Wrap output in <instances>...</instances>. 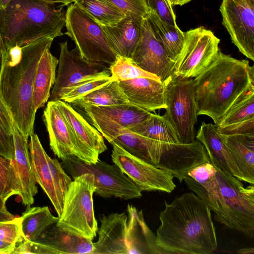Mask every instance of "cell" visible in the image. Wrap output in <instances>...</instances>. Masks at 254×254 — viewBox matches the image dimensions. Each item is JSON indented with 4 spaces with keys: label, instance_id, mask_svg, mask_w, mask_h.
<instances>
[{
    "label": "cell",
    "instance_id": "1",
    "mask_svg": "<svg viewBox=\"0 0 254 254\" xmlns=\"http://www.w3.org/2000/svg\"><path fill=\"white\" fill-rule=\"evenodd\" d=\"M165 206L155 239L163 254H211L216 250L211 210L197 195L185 193Z\"/></svg>",
    "mask_w": 254,
    "mask_h": 254
},
{
    "label": "cell",
    "instance_id": "2",
    "mask_svg": "<svg viewBox=\"0 0 254 254\" xmlns=\"http://www.w3.org/2000/svg\"><path fill=\"white\" fill-rule=\"evenodd\" d=\"M55 38L42 37L23 46L6 48L0 74V95L13 123L27 138L34 132L33 84L38 63Z\"/></svg>",
    "mask_w": 254,
    "mask_h": 254
},
{
    "label": "cell",
    "instance_id": "3",
    "mask_svg": "<svg viewBox=\"0 0 254 254\" xmlns=\"http://www.w3.org/2000/svg\"><path fill=\"white\" fill-rule=\"evenodd\" d=\"M197 115L218 124L231 107L254 92V68L247 60L219 51L212 63L193 79Z\"/></svg>",
    "mask_w": 254,
    "mask_h": 254
},
{
    "label": "cell",
    "instance_id": "4",
    "mask_svg": "<svg viewBox=\"0 0 254 254\" xmlns=\"http://www.w3.org/2000/svg\"><path fill=\"white\" fill-rule=\"evenodd\" d=\"M63 5L38 0H12L0 11V35L6 48L23 46L45 36L64 35Z\"/></svg>",
    "mask_w": 254,
    "mask_h": 254
},
{
    "label": "cell",
    "instance_id": "5",
    "mask_svg": "<svg viewBox=\"0 0 254 254\" xmlns=\"http://www.w3.org/2000/svg\"><path fill=\"white\" fill-rule=\"evenodd\" d=\"M222 209L214 219L229 229L238 231L250 238L254 237V187H245L231 174L217 167Z\"/></svg>",
    "mask_w": 254,
    "mask_h": 254
},
{
    "label": "cell",
    "instance_id": "6",
    "mask_svg": "<svg viewBox=\"0 0 254 254\" xmlns=\"http://www.w3.org/2000/svg\"><path fill=\"white\" fill-rule=\"evenodd\" d=\"M93 176L83 173L73 178L65 194L63 211L56 225L59 228L93 239L98 229L95 217Z\"/></svg>",
    "mask_w": 254,
    "mask_h": 254
},
{
    "label": "cell",
    "instance_id": "7",
    "mask_svg": "<svg viewBox=\"0 0 254 254\" xmlns=\"http://www.w3.org/2000/svg\"><path fill=\"white\" fill-rule=\"evenodd\" d=\"M66 32L84 59L110 66L118 55L112 50L102 26L74 2L67 7Z\"/></svg>",
    "mask_w": 254,
    "mask_h": 254
},
{
    "label": "cell",
    "instance_id": "8",
    "mask_svg": "<svg viewBox=\"0 0 254 254\" xmlns=\"http://www.w3.org/2000/svg\"><path fill=\"white\" fill-rule=\"evenodd\" d=\"M62 165L72 179L83 173L92 175L94 192L101 197L127 200L142 196L140 189L115 164L111 165L99 159L95 164H88L70 156L62 160Z\"/></svg>",
    "mask_w": 254,
    "mask_h": 254
},
{
    "label": "cell",
    "instance_id": "9",
    "mask_svg": "<svg viewBox=\"0 0 254 254\" xmlns=\"http://www.w3.org/2000/svg\"><path fill=\"white\" fill-rule=\"evenodd\" d=\"M164 114L174 128L180 143L195 140L194 126L197 121L193 79L172 77L164 84Z\"/></svg>",
    "mask_w": 254,
    "mask_h": 254
},
{
    "label": "cell",
    "instance_id": "10",
    "mask_svg": "<svg viewBox=\"0 0 254 254\" xmlns=\"http://www.w3.org/2000/svg\"><path fill=\"white\" fill-rule=\"evenodd\" d=\"M29 137V147L34 177L60 217L65 194L72 180L62 164L47 154L37 134L33 133Z\"/></svg>",
    "mask_w": 254,
    "mask_h": 254
},
{
    "label": "cell",
    "instance_id": "11",
    "mask_svg": "<svg viewBox=\"0 0 254 254\" xmlns=\"http://www.w3.org/2000/svg\"><path fill=\"white\" fill-rule=\"evenodd\" d=\"M184 36V47L175 62L172 76L195 78L216 58L220 39L203 27L188 30Z\"/></svg>",
    "mask_w": 254,
    "mask_h": 254
},
{
    "label": "cell",
    "instance_id": "12",
    "mask_svg": "<svg viewBox=\"0 0 254 254\" xmlns=\"http://www.w3.org/2000/svg\"><path fill=\"white\" fill-rule=\"evenodd\" d=\"M60 47L58 73L50 101L60 100L67 88L82 81L99 76L111 75L109 65L84 59L76 47L68 49L67 41L61 43Z\"/></svg>",
    "mask_w": 254,
    "mask_h": 254
},
{
    "label": "cell",
    "instance_id": "13",
    "mask_svg": "<svg viewBox=\"0 0 254 254\" xmlns=\"http://www.w3.org/2000/svg\"><path fill=\"white\" fill-rule=\"evenodd\" d=\"M82 112L109 143L115 142L131 154L155 166L162 142L135 133L106 117Z\"/></svg>",
    "mask_w": 254,
    "mask_h": 254
},
{
    "label": "cell",
    "instance_id": "14",
    "mask_svg": "<svg viewBox=\"0 0 254 254\" xmlns=\"http://www.w3.org/2000/svg\"><path fill=\"white\" fill-rule=\"evenodd\" d=\"M112 160L142 191L171 192L176 188L174 177L127 151L115 142H112Z\"/></svg>",
    "mask_w": 254,
    "mask_h": 254
},
{
    "label": "cell",
    "instance_id": "15",
    "mask_svg": "<svg viewBox=\"0 0 254 254\" xmlns=\"http://www.w3.org/2000/svg\"><path fill=\"white\" fill-rule=\"evenodd\" d=\"M222 24L232 42L247 58L254 60V0H223L219 8Z\"/></svg>",
    "mask_w": 254,
    "mask_h": 254
},
{
    "label": "cell",
    "instance_id": "16",
    "mask_svg": "<svg viewBox=\"0 0 254 254\" xmlns=\"http://www.w3.org/2000/svg\"><path fill=\"white\" fill-rule=\"evenodd\" d=\"M73 135L79 154V159L86 164H95L99 156L107 149L103 136L69 103L56 101Z\"/></svg>",
    "mask_w": 254,
    "mask_h": 254
},
{
    "label": "cell",
    "instance_id": "17",
    "mask_svg": "<svg viewBox=\"0 0 254 254\" xmlns=\"http://www.w3.org/2000/svg\"><path fill=\"white\" fill-rule=\"evenodd\" d=\"M131 59L139 67L158 77L163 84L172 76L175 62L155 37L146 15L142 19L141 37Z\"/></svg>",
    "mask_w": 254,
    "mask_h": 254
},
{
    "label": "cell",
    "instance_id": "18",
    "mask_svg": "<svg viewBox=\"0 0 254 254\" xmlns=\"http://www.w3.org/2000/svg\"><path fill=\"white\" fill-rule=\"evenodd\" d=\"M98 239L92 254H134L128 215L126 212L99 216Z\"/></svg>",
    "mask_w": 254,
    "mask_h": 254
},
{
    "label": "cell",
    "instance_id": "19",
    "mask_svg": "<svg viewBox=\"0 0 254 254\" xmlns=\"http://www.w3.org/2000/svg\"><path fill=\"white\" fill-rule=\"evenodd\" d=\"M43 121L55 155L62 160L70 156L79 158L73 135L56 101L48 102L44 111Z\"/></svg>",
    "mask_w": 254,
    "mask_h": 254
},
{
    "label": "cell",
    "instance_id": "20",
    "mask_svg": "<svg viewBox=\"0 0 254 254\" xmlns=\"http://www.w3.org/2000/svg\"><path fill=\"white\" fill-rule=\"evenodd\" d=\"M143 18L129 13L114 25H101L110 46L118 56L132 58L141 37Z\"/></svg>",
    "mask_w": 254,
    "mask_h": 254
},
{
    "label": "cell",
    "instance_id": "21",
    "mask_svg": "<svg viewBox=\"0 0 254 254\" xmlns=\"http://www.w3.org/2000/svg\"><path fill=\"white\" fill-rule=\"evenodd\" d=\"M119 82L131 104L150 112L166 108L164 84L160 80L142 77Z\"/></svg>",
    "mask_w": 254,
    "mask_h": 254
},
{
    "label": "cell",
    "instance_id": "22",
    "mask_svg": "<svg viewBox=\"0 0 254 254\" xmlns=\"http://www.w3.org/2000/svg\"><path fill=\"white\" fill-rule=\"evenodd\" d=\"M195 138L204 145L210 162L214 166L244 181L241 172L215 125L202 122Z\"/></svg>",
    "mask_w": 254,
    "mask_h": 254
},
{
    "label": "cell",
    "instance_id": "23",
    "mask_svg": "<svg viewBox=\"0 0 254 254\" xmlns=\"http://www.w3.org/2000/svg\"><path fill=\"white\" fill-rule=\"evenodd\" d=\"M215 173L213 165L210 162L205 163L190 170L184 181L215 215H217L221 210L222 200Z\"/></svg>",
    "mask_w": 254,
    "mask_h": 254
},
{
    "label": "cell",
    "instance_id": "24",
    "mask_svg": "<svg viewBox=\"0 0 254 254\" xmlns=\"http://www.w3.org/2000/svg\"><path fill=\"white\" fill-rule=\"evenodd\" d=\"M12 134L14 146V162L21 185L20 197L24 205L30 206L34 203V197L38 192V188L32 167L28 138L14 124Z\"/></svg>",
    "mask_w": 254,
    "mask_h": 254
},
{
    "label": "cell",
    "instance_id": "25",
    "mask_svg": "<svg viewBox=\"0 0 254 254\" xmlns=\"http://www.w3.org/2000/svg\"><path fill=\"white\" fill-rule=\"evenodd\" d=\"M53 225L36 241L47 245L53 254H93L95 247L92 240L64 230L56 224Z\"/></svg>",
    "mask_w": 254,
    "mask_h": 254
},
{
    "label": "cell",
    "instance_id": "26",
    "mask_svg": "<svg viewBox=\"0 0 254 254\" xmlns=\"http://www.w3.org/2000/svg\"><path fill=\"white\" fill-rule=\"evenodd\" d=\"M47 48L42 55L37 65L35 75L33 104L35 111L43 107L50 97V91L56 79V68L59 60Z\"/></svg>",
    "mask_w": 254,
    "mask_h": 254
},
{
    "label": "cell",
    "instance_id": "27",
    "mask_svg": "<svg viewBox=\"0 0 254 254\" xmlns=\"http://www.w3.org/2000/svg\"><path fill=\"white\" fill-rule=\"evenodd\" d=\"M82 111L100 115L129 128L149 118L152 113L130 103L105 106H94L85 104H74Z\"/></svg>",
    "mask_w": 254,
    "mask_h": 254
},
{
    "label": "cell",
    "instance_id": "28",
    "mask_svg": "<svg viewBox=\"0 0 254 254\" xmlns=\"http://www.w3.org/2000/svg\"><path fill=\"white\" fill-rule=\"evenodd\" d=\"M222 136L244 182L254 185V134Z\"/></svg>",
    "mask_w": 254,
    "mask_h": 254
},
{
    "label": "cell",
    "instance_id": "29",
    "mask_svg": "<svg viewBox=\"0 0 254 254\" xmlns=\"http://www.w3.org/2000/svg\"><path fill=\"white\" fill-rule=\"evenodd\" d=\"M127 211L134 254H163L156 245V236L146 224L142 210L128 204Z\"/></svg>",
    "mask_w": 254,
    "mask_h": 254
},
{
    "label": "cell",
    "instance_id": "30",
    "mask_svg": "<svg viewBox=\"0 0 254 254\" xmlns=\"http://www.w3.org/2000/svg\"><path fill=\"white\" fill-rule=\"evenodd\" d=\"M146 16L155 37L169 58L175 62L184 47V32L178 26H172L164 22L150 9H148Z\"/></svg>",
    "mask_w": 254,
    "mask_h": 254
},
{
    "label": "cell",
    "instance_id": "31",
    "mask_svg": "<svg viewBox=\"0 0 254 254\" xmlns=\"http://www.w3.org/2000/svg\"><path fill=\"white\" fill-rule=\"evenodd\" d=\"M21 218L22 236L24 239L36 241L46 229L56 224L59 217L53 215L47 206H28Z\"/></svg>",
    "mask_w": 254,
    "mask_h": 254
},
{
    "label": "cell",
    "instance_id": "32",
    "mask_svg": "<svg viewBox=\"0 0 254 254\" xmlns=\"http://www.w3.org/2000/svg\"><path fill=\"white\" fill-rule=\"evenodd\" d=\"M130 130L147 138L166 143H180L177 134L165 115L152 114L144 122L132 127Z\"/></svg>",
    "mask_w": 254,
    "mask_h": 254
},
{
    "label": "cell",
    "instance_id": "33",
    "mask_svg": "<svg viewBox=\"0 0 254 254\" xmlns=\"http://www.w3.org/2000/svg\"><path fill=\"white\" fill-rule=\"evenodd\" d=\"M129 103L119 82L112 81L72 103L94 106H105Z\"/></svg>",
    "mask_w": 254,
    "mask_h": 254
},
{
    "label": "cell",
    "instance_id": "34",
    "mask_svg": "<svg viewBox=\"0 0 254 254\" xmlns=\"http://www.w3.org/2000/svg\"><path fill=\"white\" fill-rule=\"evenodd\" d=\"M74 2L102 26L114 25L125 15L118 8L104 0H74Z\"/></svg>",
    "mask_w": 254,
    "mask_h": 254
},
{
    "label": "cell",
    "instance_id": "35",
    "mask_svg": "<svg viewBox=\"0 0 254 254\" xmlns=\"http://www.w3.org/2000/svg\"><path fill=\"white\" fill-rule=\"evenodd\" d=\"M21 194V185L14 159L0 155V197L6 201L12 195Z\"/></svg>",
    "mask_w": 254,
    "mask_h": 254
},
{
    "label": "cell",
    "instance_id": "36",
    "mask_svg": "<svg viewBox=\"0 0 254 254\" xmlns=\"http://www.w3.org/2000/svg\"><path fill=\"white\" fill-rule=\"evenodd\" d=\"M109 69L113 79L118 82L142 77L160 80L139 67L132 59L120 56H118L116 61L109 66Z\"/></svg>",
    "mask_w": 254,
    "mask_h": 254
},
{
    "label": "cell",
    "instance_id": "37",
    "mask_svg": "<svg viewBox=\"0 0 254 254\" xmlns=\"http://www.w3.org/2000/svg\"><path fill=\"white\" fill-rule=\"evenodd\" d=\"M254 118V92L233 105L216 127H224Z\"/></svg>",
    "mask_w": 254,
    "mask_h": 254
},
{
    "label": "cell",
    "instance_id": "38",
    "mask_svg": "<svg viewBox=\"0 0 254 254\" xmlns=\"http://www.w3.org/2000/svg\"><path fill=\"white\" fill-rule=\"evenodd\" d=\"M114 80L111 75H102L82 81L67 88L60 100L72 103L82 96Z\"/></svg>",
    "mask_w": 254,
    "mask_h": 254
},
{
    "label": "cell",
    "instance_id": "39",
    "mask_svg": "<svg viewBox=\"0 0 254 254\" xmlns=\"http://www.w3.org/2000/svg\"><path fill=\"white\" fill-rule=\"evenodd\" d=\"M23 239L20 217H15L11 220L0 221V240L16 246Z\"/></svg>",
    "mask_w": 254,
    "mask_h": 254
},
{
    "label": "cell",
    "instance_id": "40",
    "mask_svg": "<svg viewBox=\"0 0 254 254\" xmlns=\"http://www.w3.org/2000/svg\"><path fill=\"white\" fill-rule=\"evenodd\" d=\"M148 9L166 23L177 26L176 15L168 0H144Z\"/></svg>",
    "mask_w": 254,
    "mask_h": 254
},
{
    "label": "cell",
    "instance_id": "41",
    "mask_svg": "<svg viewBox=\"0 0 254 254\" xmlns=\"http://www.w3.org/2000/svg\"><path fill=\"white\" fill-rule=\"evenodd\" d=\"M104 0L112 4L125 14L131 13L144 17L148 12V8L144 0Z\"/></svg>",
    "mask_w": 254,
    "mask_h": 254
},
{
    "label": "cell",
    "instance_id": "42",
    "mask_svg": "<svg viewBox=\"0 0 254 254\" xmlns=\"http://www.w3.org/2000/svg\"><path fill=\"white\" fill-rule=\"evenodd\" d=\"M216 127L219 133L222 135L254 134V118L224 127Z\"/></svg>",
    "mask_w": 254,
    "mask_h": 254
},
{
    "label": "cell",
    "instance_id": "43",
    "mask_svg": "<svg viewBox=\"0 0 254 254\" xmlns=\"http://www.w3.org/2000/svg\"><path fill=\"white\" fill-rule=\"evenodd\" d=\"M12 254H53V252L45 244L23 239L16 244Z\"/></svg>",
    "mask_w": 254,
    "mask_h": 254
},
{
    "label": "cell",
    "instance_id": "44",
    "mask_svg": "<svg viewBox=\"0 0 254 254\" xmlns=\"http://www.w3.org/2000/svg\"><path fill=\"white\" fill-rule=\"evenodd\" d=\"M0 155L10 159L14 158L13 134L10 133L0 125Z\"/></svg>",
    "mask_w": 254,
    "mask_h": 254
},
{
    "label": "cell",
    "instance_id": "45",
    "mask_svg": "<svg viewBox=\"0 0 254 254\" xmlns=\"http://www.w3.org/2000/svg\"><path fill=\"white\" fill-rule=\"evenodd\" d=\"M0 125L12 134L14 123L10 112L0 95Z\"/></svg>",
    "mask_w": 254,
    "mask_h": 254
},
{
    "label": "cell",
    "instance_id": "46",
    "mask_svg": "<svg viewBox=\"0 0 254 254\" xmlns=\"http://www.w3.org/2000/svg\"><path fill=\"white\" fill-rule=\"evenodd\" d=\"M15 246L0 240V254H12Z\"/></svg>",
    "mask_w": 254,
    "mask_h": 254
},
{
    "label": "cell",
    "instance_id": "47",
    "mask_svg": "<svg viewBox=\"0 0 254 254\" xmlns=\"http://www.w3.org/2000/svg\"><path fill=\"white\" fill-rule=\"evenodd\" d=\"M6 53V48L1 38H0V74Z\"/></svg>",
    "mask_w": 254,
    "mask_h": 254
},
{
    "label": "cell",
    "instance_id": "48",
    "mask_svg": "<svg viewBox=\"0 0 254 254\" xmlns=\"http://www.w3.org/2000/svg\"><path fill=\"white\" fill-rule=\"evenodd\" d=\"M15 217L7 211L0 210V221L11 220Z\"/></svg>",
    "mask_w": 254,
    "mask_h": 254
},
{
    "label": "cell",
    "instance_id": "49",
    "mask_svg": "<svg viewBox=\"0 0 254 254\" xmlns=\"http://www.w3.org/2000/svg\"><path fill=\"white\" fill-rule=\"evenodd\" d=\"M41 1L51 3V4H55V3H62V5H66L71 3L72 2L74 1V0H38Z\"/></svg>",
    "mask_w": 254,
    "mask_h": 254
},
{
    "label": "cell",
    "instance_id": "50",
    "mask_svg": "<svg viewBox=\"0 0 254 254\" xmlns=\"http://www.w3.org/2000/svg\"><path fill=\"white\" fill-rule=\"evenodd\" d=\"M191 0H168L172 6H182L190 2Z\"/></svg>",
    "mask_w": 254,
    "mask_h": 254
},
{
    "label": "cell",
    "instance_id": "51",
    "mask_svg": "<svg viewBox=\"0 0 254 254\" xmlns=\"http://www.w3.org/2000/svg\"><path fill=\"white\" fill-rule=\"evenodd\" d=\"M237 252L239 254H254V248H243L239 250Z\"/></svg>",
    "mask_w": 254,
    "mask_h": 254
},
{
    "label": "cell",
    "instance_id": "52",
    "mask_svg": "<svg viewBox=\"0 0 254 254\" xmlns=\"http://www.w3.org/2000/svg\"><path fill=\"white\" fill-rule=\"evenodd\" d=\"M12 0H0V11L5 8Z\"/></svg>",
    "mask_w": 254,
    "mask_h": 254
},
{
    "label": "cell",
    "instance_id": "53",
    "mask_svg": "<svg viewBox=\"0 0 254 254\" xmlns=\"http://www.w3.org/2000/svg\"><path fill=\"white\" fill-rule=\"evenodd\" d=\"M5 202L6 201H5L0 197V210L7 211L5 206Z\"/></svg>",
    "mask_w": 254,
    "mask_h": 254
},
{
    "label": "cell",
    "instance_id": "54",
    "mask_svg": "<svg viewBox=\"0 0 254 254\" xmlns=\"http://www.w3.org/2000/svg\"><path fill=\"white\" fill-rule=\"evenodd\" d=\"M0 37H1V36H0Z\"/></svg>",
    "mask_w": 254,
    "mask_h": 254
}]
</instances>
